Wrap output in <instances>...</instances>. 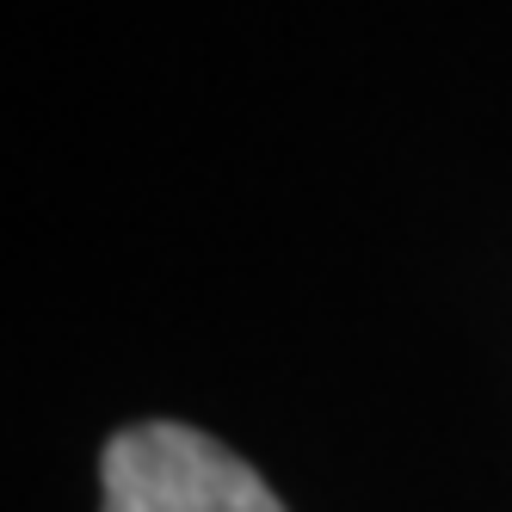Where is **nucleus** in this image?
I'll list each match as a JSON object with an SVG mask.
<instances>
[{"instance_id":"1","label":"nucleus","mask_w":512,"mask_h":512,"mask_svg":"<svg viewBox=\"0 0 512 512\" xmlns=\"http://www.w3.org/2000/svg\"><path fill=\"white\" fill-rule=\"evenodd\" d=\"M105 512H284L229 445L192 426H130L105 445Z\"/></svg>"}]
</instances>
